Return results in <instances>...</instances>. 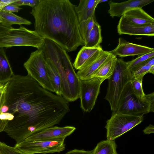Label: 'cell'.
Wrapping results in <instances>:
<instances>
[{"instance_id":"1","label":"cell","mask_w":154,"mask_h":154,"mask_svg":"<svg viewBox=\"0 0 154 154\" xmlns=\"http://www.w3.org/2000/svg\"><path fill=\"white\" fill-rule=\"evenodd\" d=\"M5 85L0 119L4 131L17 143L59 124L70 110L62 96L48 91L28 75H14Z\"/></svg>"},{"instance_id":"2","label":"cell","mask_w":154,"mask_h":154,"mask_svg":"<svg viewBox=\"0 0 154 154\" xmlns=\"http://www.w3.org/2000/svg\"><path fill=\"white\" fill-rule=\"evenodd\" d=\"M75 7L69 0H40L30 12L35 20V30L67 52L84 46Z\"/></svg>"},{"instance_id":"3","label":"cell","mask_w":154,"mask_h":154,"mask_svg":"<svg viewBox=\"0 0 154 154\" xmlns=\"http://www.w3.org/2000/svg\"><path fill=\"white\" fill-rule=\"evenodd\" d=\"M42 49L45 57L52 63L60 75L62 96L68 102L76 100L79 98L80 80L67 52L55 42L46 38Z\"/></svg>"},{"instance_id":"4","label":"cell","mask_w":154,"mask_h":154,"mask_svg":"<svg viewBox=\"0 0 154 154\" xmlns=\"http://www.w3.org/2000/svg\"><path fill=\"white\" fill-rule=\"evenodd\" d=\"M133 78L126 62L117 58L114 71L108 79V87L104 98L109 102L112 113L116 112L122 93Z\"/></svg>"},{"instance_id":"5","label":"cell","mask_w":154,"mask_h":154,"mask_svg":"<svg viewBox=\"0 0 154 154\" xmlns=\"http://www.w3.org/2000/svg\"><path fill=\"white\" fill-rule=\"evenodd\" d=\"M45 39L35 30L20 26L18 28H12L0 35V48L27 46L39 49L44 47Z\"/></svg>"},{"instance_id":"6","label":"cell","mask_w":154,"mask_h":154,"mask_svg":"<svg viewBox=\"0 0 154 154\" xmlns=\"http://www.w3.org/2000/svg\"><path fill=\"white\" fill-rule=\"evenodd\" d=\"M46 59L42 49L32 52L24 63L29 76L36 81L45 89L54 92L48 75Z\"/></svg>"},{"instance_id":"7","label":"cell","mask_w":154,"mask_h":154,"mask_svg":"<svg viewBox=\"0 0 154 154\" xmlns=\"http://www.w3.org/2000/svg\"><path fill=\"white\" fill-rule=\"evenodd\" d=\"M149 112L148 102L145 98H140L134 93L129 82L122 93L115 113L143 116Z\"/></svg>"},{"instance_id":"8","label":"cell","mask_w":154,"mask_h":154,"mask_svg":"<svg viewBox=\"0 0 154 154\" xmlns=\"http://www.w3.org/2000/svg\"><path fill=\"white\" fill-rule=\"evenodd\" d=\"M143 116L112 113L106 121L107 140H114L142 122Z\"/></svg>"},{"instance_id":"9","label":"cell","mask_w":154,"mask_h":154,"mask_svg":"<svg viewBox=\"0 0 154 154\" xmlns=\"http://www.w3.org/2000/svg\"><path fill=\"white\" fill-rule=\"evenodd\" d=\"M24 154H45L60 152L65 148L64 142L52 140H28L17 143L14 146Z\"/></svg>"},{"instance_id":"10","label":"cell","mask_w":154,"mask_h":154,"mask_svg":"<svg viewBox=\"0 0 154 154\" xmlns=\"http://www.w3.org/2000/svg\"><path fill=\"white\" fill-rule=\"evenodd\" d=\"M104 79L94 77L85 80H80L79 98L80 107L84 112H90L94 107Z\"/></svg>"},{"instance_id":"11","label":"cell","mask_w":154,"mask_h":154,"mask_svg":"<svg viewBox=\"0 0 154 154\" xmlns=\"http://www.w3.org/2000/svg\"><path fill=\"white\" fill-rule=\"evenodd\" d=\"M73 126H53L33 134L25 140H52L64 142L65 138L75 130Z\"/></svg>"},{"instance_id":"12","label":"cell","mask_w":154,"mask_h":154,"mask_svg":"<svg viewBox=\"0 0 154 154\" xmlns=\"http://www.w3.org/2000/svg\"><path fill=\"white\" fill-rule=\"evenodd\" d=\"M112 54L109 51H105L103 49L96 52L84 66L77 71L76 74L79 79L85 80L92 78L97 70Z\"/></svg>"},{"instance_id":"13","label":"cell","mask_w":154,"mask_h":154,"mask_svg":"<svg viewBox=\"0 0 154 154\" xmlns=\"http://www.w3.org/2000/svg\"><path fill=\"white\" fill-rule=\"evenodd\" d=\"M153 51V48L128 42L123 38H119L117 46L109 52L112 55L124 57L139 56Z\"/></svg>"},{"instance_id":"14","label":"cell","mask_w":154,"mask_h":154,"mask_svg":"<svg viewBox=\"0 0 154 154\" xmlns=\"http://www.w3.org/2000/svg\"><path fill=\"white\" fill-rule=\"evenodd\" d=\"M154 0H129L121 2L111 0L108 2L109 8L108 13L112 18L120 17L125 12L136 8H141L153 2Z\"/></svg>"},{"instance_id":"15","label":"cell","mask_w":154,"mask_h":154,"mask_svg":"<svg viewBox=\"0 0 154 154\" xmlns=\"http://www.w3.org/2000/svg\"><path fill=\"white\" fill-rule=\"evenodd\" d=\"M119 23L144 25L154 23V18L141 8H135L125 12Z\"/></svg>"},{"instance_id":"16","label":"cell","mask_w":154,"mask_h":154,"mask_svg":"<svg viewBox=\"0 0 154 154\" xmlns=\"http://www.w3.org/2000/svg\"><path fill=\"white\" fill-rule=\"evenodd\" d=\"M117 29L118 33L120 35H154V23L144 25L118 23Z\"/></svg>"},{"instance_id":"17","label":"cell","mask_w":154,"mask_h":154,"mask_svg":"<svg viewBox=\"0 0 154 154\" xmlns=\"http://www.w3.org/2000/svg\"><path fill=\"white\" fill-rule=\"evenodd\" d=\"M99 0H80L75 11L79 22L95 17V11Z\"/></svg>"},{"instance_id":"18","label":"cell","mask_w":154,"mask_h":154,"mask_svg":"<svg viewBox=\"0 0 154 154\" xmlns=\"http://www.w3.org/2000/svg\"><path fill=\"white\" fill-rule=\"evenodd\" d=\"M102 49L100 45L94 48L84 46L78 53L72 65L73 67L76 70L81 69L96 52Z\"/></svg>"},{"instance_id":"19","label":"cell","mask_w":154,"mask_h":154,"mask_svg":"<svg viewBox=\"0 0 154 154\" xmlns=\"http://www.w3.org/2000/svg\"><path fill=\"white\" fill-rule=\"evenodd\" d=\"M45 58L48 75L54 93L57 95L62 96V83L59 73L52 63L49 60Z\"/></svg>"},{"instance_id":"20","label":"cell","mask_w":154,"mask_h":154,"mask_svg":"<svg viewBox=\"0 0 154 154\" xmlns=\"http://www.w3.org/2000/svg\"><path fill=\"white\" fill-rule=\"evenodd\" d=\"M14 75L4 49L0 48V85H4Z\"/></svg>"},{"instance_id":"21","label":"cell","mask_w":154,"mask_h":154,"mask_svg":"<svg viewBox=\"0 0 154 154\" xmlns=\"http://www.w3.org/2000/svg\"><path fill=\"white\" fill-rule=\"evenodd\" d=\"M117 59L116 56L112 54L97 70L93 77H97L109 79L114 71Z\"/></svg>"},{"instance_id":"22","label":"cell","mask_w":154,"mask_h":154,"mask_svg":"<svg viewBox=\"0 0 154 154\" xmlns=\"http://www.w3.org/2000/svg\"><path fill=\"white\" fill-rule=\"evenodd\" d=\"M100 26L96 21L90 32L84 46L88 48H94L100 45L102 42Z\"/></svg>"},{"instance_id":"23","label":"cell","mask_w":154,"mask_h":154,"mask_svg":"<svg viewBox=\"0 0 154 154\" xmlns=\"http://www.w3.org/2000/svg\"><path fill=\"white\" fill-rule=\"evenodd\" d=\"M0 17L2 23L12 26L14 24L30 25L32 23L26 19L19 16L12 12L0 11Z\"/></svg>"},{"instance_id":"24","label":"cell","mask_w":154,"mask_h":154,"mask_svg":"<svg viewBox=\"0 0 154 154\" xmlns=\"http://www.w3.org/2000/svg\"><path fill=\"white\" fill-rule=\"evenodd\" d=\"M115 141L108 140L99 142L93 149L92 154H118Z\"/></svg>"},{"instance_id":"25","label":"cell","mask_w":154,"mask_h":154,"mask_svg":"<svg viewBox=\"0 0 154 154\" xmlns=\"http://www.w3.org/2000/svg\"><path fill=\"white\" fill-rule=\"evenodd\" d=\"M153 57H154V51L138 56L135 59L126 62L128 68L131 72H133Z\"/></svg>"},{"instance_id":"26","label":"cell","mask_w":154,"mask_h":154,"mask_svg":"<svg viewBox=\"0 0 154 154\" xmlns=\"http://www.w3.org/2000/svg\"><path fill=\"white\" fill-rule=\"evenodd\" d=\"M96 21L95 17H94L79 22V32L85 43L86 42L89 34Z\"/></svg>"},{"instance_id":"27","label":"cell","mask_w":154,"mask_h":154,"mask_svg":"<svg viewBox=\"0 0 154 154\" xmlns=\"http://www.w3.org/2000/svg\"><path fill=\"white\" fill-rule=\"evenodd\" d=\"M142 81V80L133 78L130 83L134 93L140 98L144 99L146 94L143 89Z\"/></svg>"},{"instance_id":"28","label":"cell","mask_w":154,"mask_h":154,"mask_svg":"<svg viewBox=\"0 0 154 154\" xmlns=\"http://www.w3.org/2000/svg\"><path fill=\"white\" fill-rule=\"evenodd\" d=\"M151 66L145 63L137 69L134 72H131L133 78L143 80L144 76L149 73V69Z\"/></svg>"},{"instance_id":"29","label":"cell","mask_w":154,"mask_h":154,"mask_svg":"<svg viewBox=\"0 0 154 154\" xmlns=\"http://www.w3.org/2000/svg\"><path fill=\"white\" fill-rule=\"evenodd\" d=\"M0 151L1 154H24L17 151L14 147L1 142H0Z\"/></svg>"},{"instance_id":"30","label":"cell","mask_w":154,"mask_h":154,"mask_svg":"<svg viewBox=\"0 0 154 154\" xmlns=\"http://www.w3.org/2000/svg\"><path fill=\"white\" fill-rule=\"evenodd\" d=\"M40 0H16L12 4L19 7L27 5L32 8L36 7L39 3Z\"/></svg>"},{"instance_id":"31","label":"cell","mask_w":154,"mask_h":154,"mask_svg":"<svg viewBox=\"0 0 154 154\" xmlns=\"http://www.w3.org/2000/svg\"><path fill=\"white\" fill-rule=\"evenodd\" d=\"M22 9V8L11 4L4 6L2 11L12 13L17 12Z\"/></svg>"},{"instance_id":"32","label":"cell","mask_w":154,"mask_h":154,"mask_svg":"<svg viewBox=\"0 0 154 154\" xmlns=\"http://www.w3.org/2000/svg\"><path fill=\"white\" fill-rule=\"evenodd\" d=\"M145 98L150 105V112H154V92L145 95Z\"/></svg>"},{"instance_id":"33","label":"cell","mask_w":154,"mask_h":154,"mask_svg":"<svg viewBox=\"0 0 154 154\" xmlns=\"http://www.w3.org/2000/svg\"><path fill=\"white\" fill-rule=\"evenodd\" d=\"M93 150L86 151L84 149H75L69 151L65 154H92Z\"/></svg>"},{"instance_id":"34","label":"cell","mask_w":154,"mask_h":154,"mask_svg":"<svg viewBox=\"0 0 154 154\" xmlns=\"http://www.w3.org/2000/svg\"><path fill=\"white\" fill-rule=\"evenodd\" d=\"M5 89V84L0 88V110L4 101Z\"/></svg>"},{"instance_id":"35","label":"cell","mask_w":154,"mask_h":154,"mask_svg":"<svg viewBox=\"0 0 154 154\" xmlns=\"http://www.w3.org/2000/svg\"><path fill=\"white\" fill-rule=\"evenodd\" d=\"M12 28L11 26L0 23V35L7 32Z\"/></svg>"},{"instance_id":"36","label":"cell","mask_w":154,"mask_h":154,"mask_svg":"<svg viewBox=\"0 0 154 154\" xmlns=\"http://www.w3.org/2000/svg\"><path fill=\"white\" fill-rule=\"evenodd\" d=\"M143 131L145 134H149L153 133L154 132V126L153 125L150 124L148 126L146 127Z\"/></svg>"},{"instance_id":"37","label":"cell","mask_w":154,"mask_h":154,"mask_svg":"<svg viewBox=\"0 0 154 154\" xmlns=\"http://www.w3.org/2000/svg\"><path fill=\"white\" fill-rule=\"evenodd\" d=\"M7 122L0 119V132L4 131Z\"/></svg>"},{"instance_id":"38","label":"cell","mask_w":154,"mask_h":154,"mask_svg":"<svg viewBox=\"0 0 154 154\" xmlns=\"http://www.w3.org/2000/svg\"><path fill=\"white\" fill-rule=\"evenodd\" d=\"M146 63L151 66H154V57L149 59Z\"/></svg>"},{"instance_id":"39","label":"cell","mask_w":154,"mask_h":154,"mask_svg":"<svg viewBox=\"0 0 154 154\" xmlns=\"http://www.w3.org/2000/svg\"><path fill=\"white\" fill-rule=\"evenodd\" d=\"M149 73L154 74V66H151L149 70Z\"/></svg>"},{"instance_id":"40","label":"cell","mask_w":154,"mask_h":154,"mask_svg":"<svg viewBox=\"0 0 154 154\" xmlns=\"http://www.w3.org/2000/svg\"><path fill=\"white\" fill-rule=\"evenodd\" d=\"M4 6H5L2 2V0H0V11L2 10Z\"/></svg>"},{"instance_id":"41","label":"cell","mask_w":154,"mask_h":154,"mask_svg":"<svg viewBox=\"0 0 154 154\" xmlns=\"http://www.w3.org/2000/svg\"><path fill=\"white\" fill-rule=\"evenodd\" d=\"M107 1H108L107 0H99V4H100L101 3L104 2H106Z\"/></svg>"},{"instance_id":"42","label":"cell","mask_w":154,"mask_h":154,"mask_svg":"<svg viewBox=\"0 0 154 154\" xmlns=\"http://www.w3.org/2000/svg\"><path fill=\"white\" fill-rule=\"evenodd\" d=\"M0 23H2L0 17Z\"/></svg>"},{"instance_id":"43","label":"cell","mask_w":154,"mask_h":154,"mask_svg":"<svg viewBox=\"0 0 154 154\" xmlns=\"http://www.w3.org/2000/svg\"><path fill=\"white\" fill-rule=\"evenodd\" d=\"M2 85H0V88L2 86Z\"/></svg>"},{"instance_id":"44","label":"cell","mask_w":154,"mask_h":154,"mask_svg":"<svg viewBox=\"0 0 154 154\" xmlns=\"http://www.w3.org/2000/svg\"><path fill=\"white\" fill-rule=\"evenodd\" d=\"M0 154H1L0 151Z\"/></svg>"}]
</instances>
